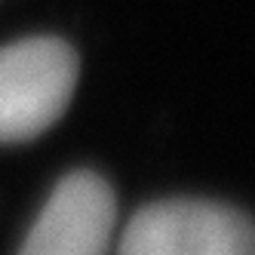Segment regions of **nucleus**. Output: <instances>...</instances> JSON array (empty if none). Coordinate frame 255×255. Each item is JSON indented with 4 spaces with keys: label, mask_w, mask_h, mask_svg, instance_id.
<instances>
[{
    "label": "nucleus",
    "mask_w": 255,
    "mask_h": 255,
    "mask_svg": "<svg viewBox=\"0 0 255 255\" xmlns=\"http://www.w3.org/2000/svg\"><path fill=\"white\" fill-rule=\"evenodd\" d=\"M77 52L59 37H28L0 49V144L43 135L71 105Z\"/></svg>",
    "instance_id": "obj_1"
},
{
    "label": "nucleus",
    "mask_w": 255,
    "mask_h": 255,
    "mask_svg": "<svg viewBox=\"0 0 255 255\" xmlns=\"http://www.w3.org/2000/svg\"><path fill=\"white\" fill-rule=\"evenodd\" d=\"M117 255H255V225L209 200H163L129 218Z\"/></svg>",
    "instance_id": "obj_2"
},
{
    "label": "nucleus",
    "mask_w": 255,
    "mask_h": 255,
    "mask_svg": "<svg viewBox=\"0 0 255 255\" xmlns=\"http://www.w3.org/2000/svg\"><path fill=\"white\" fill-rule=\"evenodd\" d=\"M114 228V191L102 175L77 169L52 188L19 255H108Z\"/></svg>",
    "instance_id": "obj_3"
}]
</instances>
